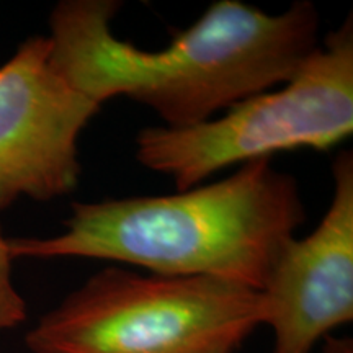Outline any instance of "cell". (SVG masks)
<instances>
[{"instance_id": "7", "label": "cell", "mask_w": 353, "mask_h": 353, "mask_svg": "<svg viewBox=\"0 0 353 353\" xmlns=\"http://www.w3.org/2000/svg\"><path fill=\"white\" fill-rule=\"evenodd\" d=\"M0 228V332L23 324L26 303L12 281L10 244Z\"/></svg>"}, {"instance_id": "4", "label": "cell", "mask_w": 353, "mask_h": 353, "mask_svg": "<svg viewBox=\"0 0 353 353\" xmlns=\"http://www.w3.org/2000/svg\"><path fill=\"white\" fill-rule=\"evenodd\" d=\"M353 131V20H343L298 72L280 85L188 128L151 126L136 138V159L174 180L176 192L232 164L311 148L325 151Z\"/></svg>"}, {"instance_id": "6", "label": "cell", "mask_w": 353, "mask_h": 353, "mask_svg": "<svg viewBox=\"0 0 353 353\" xmlns=\"http://www.w3.org/2000/svg\"><path fill=\"white\" fill-rule=\"evenodd\" d=\"M334 193L314 231L278 254L262 293L273 353H311L353 319V154L332 165Z\"/></svg>"}, {"instance_id": "5", "label": "cell", "mask_w": 353, "mask_h": 353, "mask_svg": "<svg viewBox=\"0 0 353 353\" xmlns=\"http://www.w3.org/2000/svg\"><path fill=\"white\" fill-rule=\"evenodd\" d=\"M50 38L34 34L0 68V210L50 201L81 176L77 141L100 112L52 68Z\"/></svg>"}, {"instance_id": "1", "label": "cell", "mask_w": 353, "mask_h": 353, "mask_svg": "<svg viewBox=\"0 0 353 353\" xmlns=\"http://www.w3.org/2000/svg\"><path fill=\"white\" fill-rule=\"evenodd\" d=\"M114 0H63L50 17L51 64L95 103L117 97L152 108L167 128L211 120L232 105L288 82L319 46L309 0L267 13L241 0L211 3L164 50L117 38Z\"/></svg>"}, {"instance_id": "2", "label": "cell", "mask_w": 353, "mask_h": 353, "mask_svg": "<svg viewBox=\"0 0 353 353\" xmlns=\"http://www.w3.org/2000/svg\"><path fill=\"white\" fill-rule=\"evenodd\" d=\"M304 221L296 179L255 159L226 179L172 195L76 201L61 234L8 244L13 259H101L262 291Z\"/></svg>"}, {"instance_id": "3", "label": "cell", "mask_w": 353, "mask_h": 353, "mask_svg": "<svg viewBox=\"0 0 353 353\" xmlns=\"http://www.w3.org/2000/svg\"><path fill=\"white\" fill-rule=\"evenodd\" d=\"M265 325L260 291L206 276L105 268L26 334L32 353L236 350Z\"/></svg>"}, {"instance_id": "8", "label": "cell", "mask_w": 353, "mask_h": 353, "mask_svg": "<svg viewBox=\"0 0 353 353\" xmlns=\"http://www.w3.org/2000/svg\"><path fill=\"white\" fill-rule=\"evenodd\" d=\"M322 353H353L352 337H334V335H327L324 339Z\"/></svg>"}, {"instance_id": "9", "label": "cell", "mask_w": 353, "mask_h": 353, "mask_svg": "<svg viewBox=\"0 0 353 353\" xmlns=\"http://www.w3.org/2000/svg\"><path fill=\"white\" fill-rule=\"evenodd\" d=\"M205 353H234V350L232 348H214V350H210Z\"/></svg>"}]
</instances>
